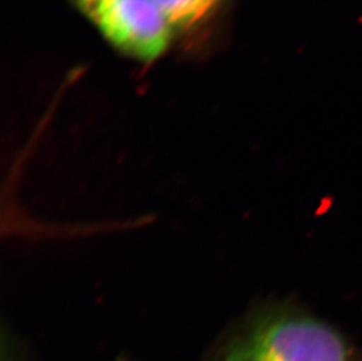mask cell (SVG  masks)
I'll use <instances>...</instances> for the list:
<instances>
[{
	"instance_id": "cell-1",
	"label": "cell",
	"mask_w": 362,
	"mask_h": 361,
	"mask_svg": "<svg viewBox=\"0 0 362 361\" xmlns=\"http://www.w3.org/2000/svg\"><path fill=\"white\" fill-rule=\"evenodd\" d=\"M216 361H352L345 339L308 314L264 311Z\"/></svg>"
},
{
	"instance_id": "cell-2",
	"label": "cell",
	"mask_w": 362,
	"mask_h": 361,
	"mask_svg": "<svg viewBox=\"0 0 362 361\" xmlns=\"http://www.w3.org/2000/svg\"><path fill=\"white\" fill-rule=\"evenodd\" d=\"M107 41L142 62L167 51L173 28L154 0H74Z\"/></svg>"
},
{
	"instance_id": "cell-3",
	"label": "cell",
	"mask_w": 362,
	"mask_h": 361,
	"mask_svg": "<svg viewBox=\"0 0 362 361\" xmlns=\"http://www.w3.org/2000/svg\"><path fill=\"white\" fill-rule=\"evenodd\" d=\"M223 0H154L173 30H189L216 13Z\"/></svg>"
}]
</instances>
